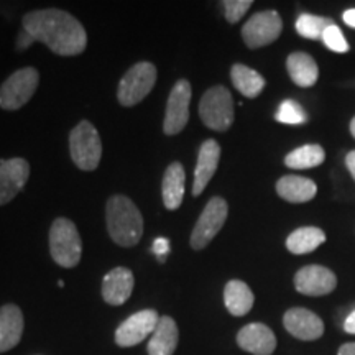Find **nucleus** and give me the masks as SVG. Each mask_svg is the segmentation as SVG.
<instances>
[{
	"instance_id": "obj_1",
	"label": "nucleus",
	"mask_w": 355,
	"mask_h": 355,
	"mask_svg": "<svg viewBox=\"0 0 355 355\" xmlns=\"http://www.w3.org/2000/svg\"><path fill=\"white\" fill-rule=\"evenodd\" d=\"M21 28L60 56H76L86 50L87 33L78 19L60 8L25 13Z\"/></svg>"
},
{
	"instance_id": "obj_2",
	"label": "nucleus",
	"mask_w": 355,
	"mask_h": 355,
	"mask_svg": "<svg viewBox=\"0 0 355 355\" xmlns=\"http://www.w3.org/2000/svg\"><path fill=\"white\" fill-rule=\"evenodd\" d=\"M105 222L114 243L133 247L144 235V217L130 198L115 194L105 204Z\"/></svg>"
},
{
	"instance_id": "obj_3",
	"label": "nucleus",
	"mask_w": 355,
	"mask_h": 355,
	"mask_svg": "<svg viewBox=\"0 0 355 355\" xmlns=\"http://www.w3.org/2000/svg\"><path fill=\"white\" fill-rule=\"evenodd\" d=\"M50 252L53 260L63 268H74L83 257V241L73 220L58 217L50 229Z\"/></svg>"
},
{
	"instance_id": "obj_4",
	"label": "nucleus",
	"mask_w": 355,
	"mask_h": 355,
	"mask_svg": "<svg viewBox=\"0 0 355 355\" xmlns=\"http://www.w3.org/2000/svg\"><path fill=\"white\" fill-rule=\"evenodd\" d=\"M69 155L73 163L83 171H94L102 158V141L97 128L91 122L81 121L69 133Z\"/></svg>"
},
{
	"instance_id": "obj_5",
	"label": "nucleus",
	"mask_w": 355,
	"mask_h": 355,
	"mask_svg": "<svg viewBox=\"0 0 355 355\" xmlns=\"http://www.w3.org/2000/svg\"><path fill=\"white\" fill-rule=\"evenodd\" d=\"M199 117L211 130H229L235 119L234 99L229 89L224 86L207 89L199 102Z\"/></svg>"
},
{
	"instance_id": "obj_6",
	"label": "nucleus",
	"mask_w": 355,
	"mask_h": 355,
	"mask_svg": "<svg viewBox=\"0 0 355 355\" xmlns=\"http://www.w3.org/2000/svg\"><path fill=\"white\" fill-rule=\"evenodd\" d=\"M157 83V66L150 61L133 64L119 83L117 99L123 107H132L152 92Z\"/></svg>"
},
{
	"instance_id": "obj_7",
	"label": "nucleus",
	"mask_w": 355,
	"mask_h": 355,
	"mask_svg": "<svg viewBox=\"0 0 355 355\" xmlns=\"http://www.w3.org/2000/svg\"><path fill=\"white\" fill-rule=\"evenodd\" d=\"M40 83V73L35 68H21L12 73L0 86V107L19 110L35 96Z\"/></svg>"
},
{
	"instance_id": "obj_8",
	"label": "nucleus",
	"mask_w": 355,
	"mask_h": 355,
	"mask_svg": "<svg viewBox=\"0 0 355 355\" xmlns=\"http://www.w3.org/2000/svg\"><path fill=\"white\" fill-rule=\"evenodd\" d=\"M229 206L225 199L214 196L206 204L204 211L199 216V219L194 225L193 234H191V247L194 250H202L212 242V239L219 234V230L224 227L227 220Z\"/></svg>"
},
{
	"instance_id": "obj_9",
	"label": "nucleus",
	"mask_w": 355,
	"mask_h": 355,
	"mask_svg": "<svg viewBox=\"0 0 355 355\" xmlns=\"http://www.w3.org/2000/svg\"><path fill=\"white\" fill-rule=\"evenodd\" d=\"M283 30V21L278 12L265 10L255 13L242 26V38L248 48L266 46L278 40Z\"/></svg>"
},
{
	"instance_id": "obj_10",
	"label": "nucleus",
	"mask_w": 355,
	"mask_h": 355,
	"mask_svg": "<svg viewBox=\"0 0 355 355\" xmlns=\"http://www.w3.org/2000/svg\"><path fill=\"white\" fill-rule=\"evenodd\" d=\"M191 96H193V89L186 79H180L173 86L170 97H168L165 122H163V132L166 135H178L188 125Z\"/></svg>"
},
{
	"instance_id": "obj_11",
	"label": "nucleus",
	"mask_w": 355,
	"mask_h": 355,
	"mask_svg": "<svg viewBox=\"0 0 355 355\" xmlns=\"http://www.w3.org/2000/svg\"><path fill=\"white\" fill-rule=\"evenodd\" d=\"M159 321L155 309H144L127 318L115 331V344L119 347H133L144 343L146 337H152Z\"/></svg>"
},
{
	"instance_id": "obj_12",
	"label": "nucleus",
	"mask_w": 355,
	"mask_h": 355,
	"mask_svg": "<svg viewBox=\"0 0 355 355\" xmlns=\"http://www.w3.org/2000/svg\"><path fill=\"white\" fill-rule=\"evenodd\" d=\"M337 277L321 265H308L295 275L296 291L304 296H324L336 290Z\"/></svg>"
},
{
	"instance_id": "obj_13",
	"label": "nucleus",
	"mask_w": 355,
	"mask_h": 355,
	"mask_svg": "<svg viewBox=\"0 0 355 355\" xmlns=\"http://www.w3.org/2000/svg\"><path fill=\"white\" fill-rule=\"evenodd\" d=\"M30 178V163L25 158L0 159V206L15 199Z\"/></svg>"
},
{
	"instance_id": "obj_14",
	"label": "nucleus",
	"mask_w": 355,
	"mask_h": 355,
	"mask_svg": "<svg viewBox=\"0 0 355 355\" xmlns=\"http://www.w3.org/2000/svg\"><path fill=\"white\" fill-rule=\"evenodd\" d=\"M285 329L300 340H318L324 334L322 319L306 308H291L283 316Z\"/></svg>"
},
{
	"instance_id": "obj_15",
	"label": "nucleus",
	"mask_w": 355,
	"mask_h": 355,
	"mask_svg": "<svg viewBox=\"0 0 355 355\" xmlns=\"http://www.w3.org/2000/svg\"><path fill=\"white\" fill-rule=\"evenodd\" d=\"M237 344L242 350L254 355H272L277 349V337L265 324L252 322L239 331Z\"/></svg>"
},
{
	"instance_id": "obj_16",
	"label": "nucleus",
	"mask_w": 355,
	"mask_h": 355,
	"mask_svg": "<svg viewBox=\"0 0 355 355\" xmlns=\"http://www.w3.org/2000/svg\"><path fill=\"white\" fill-rule=\"evenodd\" d=\"M135 277L132 270L117 266L102 279V298L110 306H121L132 296Z\"/></svg>"
},
{
	"instance_id": "obj_17",
	"label": "nucleus",
	"mask_w": 355,
	"mask_h": 355,
	"mask_svg": "<svg viewBox=\"0 0 355 355\" xmlns=\"http://www.w3.org/2000/svg\"><path fill=\"white\" fill-rule=\"evenodd\" d=\"M220 159V146L216 140L202 141L198 155V165L194 170V183H193V196H199L219 166Z\"/></svg>"
},
{
	"instance_id": "obj_18",
	"label": "nucleus",
	"mask_w": 355,
	"mask_h": 355,
	"mask_svg": "<svg viewBox=\"0 0 355 355\" xmlns=\"http://www.w3.org/2000/svg\"><path fill=\"white\" fill-rule=\"evenodd\" d=\"M24 313L17 304L0 308V354L17 347L24 334Z\"/></svg>"
},
{
	"instance_id": "obj_19",
	"label": "nucleus",
	"mask_w": 355,
	"mask_h": 355,
	"mask_svg": "<svg viewBox=\"0 0 355 355\" xmlns=\"http://www.w3.org/2000/svg\"><path fill=\"white\" fill-rule=\"evenodd\" d=\"M180 332L175 319L162 316L148 340V355H173L178 347Z\"/></svg>"
},
{
	"instance_id": "obj_20",
	"label": "nucleus",
	"mask_w": 355,
	"mask_h": 355,
	"mask_svg": "<svg viewBox=\"0 0 355 355\" xmlns=\"http://www.w3.org/2000/svg\"><path fill=\"white\" fill-rule=\"evenodd\" d=\"M277 193L288 202L301 204L308 202L318 194V186L313 180L303 176L288 175L279 178L277 183Z\"/></svg>"
},
{
	"instance_id": "obj_21",
	"label": "nucleus",
	"mask_w": 355,
	"mask_h": 355,
	"mask_svg": "<svg viewBox=\"0 0 355 355\" xmlns=\"http://www.w3.org/2000/svg\"><path fill=\"white\" fill-rule=\"evenodd\" d=\"M184 181H186V173L181 163H171L166 168L165 175H163V183H162V196L163 204H165L166 209L176 211L180 209V206L183 204L184 198Z\"/></svg>"
},
{
	"instance_id": "obj_22",
	"label": "nucleus",
	"mask_w": 355,
	"mask_h": 355,
	"mask_svg": "<svg viewBox=\"0 0 355 355\" xmlns=\"http://www.w3.org/2000/svg\"><path fill=\"white\" fill-rule=\"evenodd\" d=\"M286 69L291 81L300 87L314 86L319 78V69L314 58L303 51L291 53V55L288 56Z\"/></svg>"
},
{
	"instance_id": "obj_23",
	"label": "nucleus",
	"mask_w": 355,
	"mask_h": 355,
	"mask_svg": "<svg viewBox=\"0 0 355 355\" xmlns=\"http://www.w3.org/2000/svg\"><path fill=\"white\" fill-rule=\"evenodd\" d=\"M254 293L247 283L241 279H230L224 288V303L225 308L232 316H245L254 308Z\"/></svg>"
},
{
	"instance_id": "obj_24",
	"label": "nucleus",
	"mask_w": 355,
	"mask_h": 355,
	"mask_svg": "<svg viewBox=\"0 0 355 355\" xmlns=\"http://www.w3.org/2000/svg\"><path fill=\"white\" fill-rule=\"evenodd\" d=\"M230 79H232L235 89L242 96L248 97V99H255L265 87L263 76L260 73H257L255 69L241 63L232 66V69H230Z\"/></svg>"
},
{
	"instance_id": "obj_25",
	"label": "nucleus",
	"mask_w": 355,
	"mask_h": 355,
	"mask_svg": "<svg viewBox=\"0 0 355 355\" xmlns=\"http://www.w3.org/2000/svg\"><path fill=\"white\" fill-rule=\"evenodd\" d=\"M326 242V234L319 227H300L288 235L286 248L295 255H304L314 252Z\"/></svg>"
},
{
	"instance_id": "obj_26",
	"label": "nucleus",
	"mask_w": 355,
	"mask_h": 355,
	"mask_svg": "<svg viewBox=\"0 0 355 355\" xmlns=\"http://www.w3.org/2000/svg\"><path fill=\"white\" fill-rule=\"evenodd\" d=\"M326 159V153L321 145H304L286 155L285 165L291 170H309L316 168Z\"/></svg>"
},
{
	"instance_id": "obj_27",
	"label": "nucleus",
	"mask_w": 355,
	"mask_h": 355,
	"mask_svg": "<svg viewBox=\"0 0 355 355\" xmlns=\"http://www.w3.org/2000/svg\"><path fill=\"white\" fill-rule=\"evenodd\" d=\"M334 24V20L324 19V17L311 15V13H303L296 20V32L300 37L308 40H318L322 38V33L326 32L327 26Z\"/></svg>"
},
{
	"instance_id": "obj_28",
	"label": "nucleus",
	"mask_w": 355,
	"mask_h": 355,
	"mask_svg": "<svg viewBox=\"0 0 355 355\" xmlns=\"http://www.w3.org/2000/svg\"><path fill=\"white\" fill-rule=\"evenodd\" d=\"M275 119L279 123H285V125H301V123L308 121V115H306L304 109L301 107L298 102L288 99L279 104Z\"/></svg>"
},
{
	"instance_id": "obj_29",
	"label": "nucleus",
	"mask_w": 355,
	"mask_h": 355,
	"mask_svg": "<svg viewBox=\"0 0 355 355\" xmlns=\"http://www.w3.org/2000/svg\"><path fill=\"white\" fill-rule=\"evenodd\" d=\"M322 42L329 48L331 51L336 53H347L349 51V43L345 37L343 35V30L339 28L336 24H332L331 26H327L326 32L322 33Z\"/></svg>"
},
{
	"instance_id": "obj_30",
	"label": "nucleus",
	"mask_w": 355,
	"mask_h": 355,
	"mask_svg": "<svg viewBox=\"0 0 355 355\" xmlns=\"http://www.w3.org/2000/svg\"><path fill=\"white\" fill-rule=\"evenodd\" d=\"M252 6H254L252 0H224V2H222V7H224L225 12V19H227L229 24H237Z\"/></svg>"
},
{
	"instance_id": "obj_31",
	"label": "nucleus",
	"mask_w": 355,
	"mask_h": 355,
	"mask_svg": "<svg viewBox=\"0 0 355 355\" xmlns=\"http://www.w3.org/2000/svg\"><path fill=\"white\" fill-rule=\"evenodd\" d=\"M153 254L158 257V261H165V257L170 254V241L165 237H158L153 242Z\"/></svg>"
},
{
	"instance_id": "obj_32",
	"label": "nucleus",
	"mask_w": 355,
	"mask_h": 355,
	"mask_svg": "<svg viewBox=\"0 0 355 355\" xmlns=\"http://www.w3.org/2000/svg\"><path fill=\"white\" fill-rule=\"evenodd\" d=\"M33 43H35V38L32 37V35H30L28 32H26V30L21 28V30H20V33L17 35V40H15V50L19 51V53H21V51H26V50H28L30 46H32Z\"/></svg>"
},
{
	"instance_id": "obj_33",
	"label": "nucleus",
	"mask_w": 355,
	"mask_h": 355,
	"mask_svg": "<svg viewBox=\"0 0 355 355\" xmlns=\"http://www.w3.org/2000/svg\"><path fill=\"white\" fill-rule=\"evenodd\" d=\"M344 331L349 332V334L355 336V309L349 314L347 319L344 321Z\"/></svg>"
},
{
	"instance_id": "obj_34",
	"label": "nucleus",
	"mask_w": 355,
	"mask_h": 355,
	"mask_svg": "<svg viewBox=\"0 0 355 355\" xmlns=\"http://www.w3.org/2000/svg\"><path fill=\"white\" fill-rule=\"evenodd\" d=\"M343 20L345 21V25H349L350 28H355V8H349V10L344 12Z\"/></svg>"
},
{
	"instance_id": "obj_35",
	"label": "nucleus",
	"mask_w": 355,
	"mask_h": 355,
	"mask_svg": "<svg viewBox=\"0 0 355 355\" xmlns=\"http://www.w3.org/2000/svg\"><path fill=\"white\" fill-rule=\"evenodd\" d=\"M345 165H347L350 175L355 180V150L354 152H349L347 157H345Z\"/></svg>"
},
{
	"instance_id": "obj_36",
	"label": "nucleus",
	"mask_w": 355,
	"mask_h": 355,
	"mask_svg": "<svg viewBox=\"0 0 355 355\" xmlns=\"http://www.w3.org/2000/svg\"><path fill=\"white\" fill-rule=\"evenodd\" d=\"M337 355H355V343H349V344H344L340 345L339 352Z\"/></svg>"
},
{
	"instance_id": "obj_37",
	"label": "nucleus",
	"mask_w": 355,
	"mask_h": 355,
	"mask_svg": "<svg viewBox=\"0 0 355 355\" xmlns=\"http://www.w3.org/2000/svg\"><path fill=\"white\" fill-rule=\"evenodd\" d=\"M350 133H352L354 139H355V117L352 119V122H350Z\"/></svg>"
}]
</instances>
